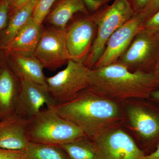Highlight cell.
Returning a JSON list of instances; mask_svg holds the SVG:
<instances>
[{"label":"cell","instance_id":"cell-1","mask_svg":"<svg viewBox=\"0 0 159 159\" xmlns=\"http://www.w3.org/2000/svg\"><path fill=\"white\" fill-rule=\"evenodd\" d=\"M53 107L61 116L77 125L91 139L123 123L121 103L88 89L70 102Z\"/></svg>","mask_w":159,"mask_h":159},{"label":"cell","instance_id":"cell-2","mask_svg":"<svg viewBox=\"0 0 159 159\" xmlns=\"http://www.w3.org/2000/svg\"><path fill=\"white\" fill-rule=\"evenodd\" d=\"M89 90L119 103L132 99H149L159 89L154 73L133 72L116 62L91 70Z\"/></svg>","mask_w":159,"mask_h":159},{"label":"cell","instance_id":"cell-3","mask_svg":"<svg viewBox=\"0 0 159 159\" xmlns=\"http://www.w3.org/2000/svg\"><path fill=\"white\" fill-rule=\"evenodd\" d=\"M122 125L145 155L159 143V106L149 99H132L121 103Z\"/></svg>","mask_w":159,"mask_h":159},{"label":"cell","instance_id":"cell-4","mask_svg":"<svg viewBox=\"0 0 159 159\" xmlns=\"http://www.w3.org/2000/svg\"><path fill=\"white\" fill-rule=\"evenodd\" d=\"M26 135L29 142L60 146L85 136L77 125L61 116L53 107L40 111L27 120Z\"/></svg>","mask_w":159,"mask_h":159},{"label":"cell","instance_id":"cell-5","mask_svg":"<svg viewBox=\"0 0 159 159\" xmlns=\"http://www.w3.org/2000/svg\"><path fill=\"white\" fill-rule=\"evenodd\" d=\"M135 14L129 0H114L110 6L102 7L92 15L97 25V32L91 51L84 62L86 66L94 69L111 35Z\"/></svg>","mask_w":159,"mask_h":159},{"label":"cell","instance_id":"cell-6","mask_svg":"<svg viewBox=\"0 0 159 159\" xmlns=\"http://www.w3.org/2000/svg\"><path fill=\"white\" fill-rule=\"evenodd\" d=\"M91 69L70 60L66 68L46 78L47 88L56 106L73 100L89 85Z\"/></svg>","mask_w":159,"mask_h":159},{"label":"cell","instance_id":"cell-7","mask_svg":"<svg viewBox=\"0 0 159 159\" xmlns=\"http://www.w3.org/2000/svg\"><path fill=\"white\" fill-rule=\"evenodd\" d=\"M159 60V29L143 28L117 62L129 70L153 73Z\"/></svg>","mask_w":159,"mask_h":159},{"label":"cell","instance_id":"cell-8","mask_svg":"<svg viewBox=\"0 0 159 159\" xmlns=\"http://www.w3.org/2000/svg\"><path fill=\"white\" fill-rule=\"evenodd\" d=\"M92 140L98 159H142L145 156L122 125L108 129Z\"/></svg>","mask_w":159,"mask_h":159},{"label":"cell","instance_id":"cell-9","mask_svg":"<svg viewBox=\"0 0 159 159\" xmlns=\"http://www.w3.org/2000/svg\"><path fill=\"white\" fill-rule=\"evenodd\" d=\"M34 56L44 68L55 71L71 60L66 42V29H44Z\"/></svg>","mask_w":159,"mask_h":159},{"label":"cell","instance_id":"cell-10","mask_svg":"<svg viewBox=\"0 0 159 159\" xmlns=\"http://www.w3.org/2000/svg\"><path fill=\"white\" fill-rule=\"evenodd\" d=\"M145 21L142 12H138L117 29L109 39L105 50L94 69L116 63L128 48L137 33L143 28Z\"/></svg>","mask_w":159,"mask_h":159},{"label":"cell","instance_id":"cell-11","mask_svg":"<svg viewBox=\"0 0 159 159\" xmlns=\"http://www.w3.org/2000/svg\"><path fill=\"white\" fill-rule=\"evenodd\" d=\"M97 25L93 16L85 15L66 28V42L71 60L84 62L96 37Z\"/></svg>","mask_w":159,"mask_h":159},{"label":"cell","instance_id":"cell-12","mask_svg":"<svg viewBox=\"0 0 159 159\" xmlns=\"http://www.w3.org/2000/svg\"><path fill=\"white\" fill-rule=\"evenodd\" d=\"M19 92L16 99L14 113L28 120L47 107L56 106L46 86L25 79H20Z\"/></svg>","mask_w":159,"mask_h":159},{"label":"cell","instance_id":"cell-13","mask_svg":"<svg viewBox=\"0 0 159 159\" xmlns=\"http://www.w3.org/2000/svg\"><path fill=\"white\" fill-rule=\"evenodd\" d=\"M27 121L15 113L0 119V148L25 150L30 142L26 135Z\"/></svg>","mask_w":159,"mask_h":159},{"label":"cell","instance_id":"cell-14","mask_svg":"<svg viewBox=\"0 0 159 159\" xmlns=\"http://www.w3.org/2000/svg\"><path fill=\"white\" fill-rule=\"evenodd\" d=\"M43 29L42 24L36 22L31 17L15 37L3 48L11 55L34 56Z\"/></svg>","mask_w":159,"mask_h":159},{"label":"cell","instance_id":"cell-15","mask_svg":"<svg viewBox=\"0 0 159 159\" xmlns=\"http://www.w3.org/2000/svg\"><path fill=\"white\" fill-rule=\"evenodd\" d=\"M77 12L89 15L88 9L84 0H61L48 16V21L54 27L65 30L66 29L70 20Z\"/></svg>","mask_w":159,"mask_h":159},{"label":"cell","instance_id":"cell-16","mask_svg":"<svg viewBox=\"0 0 159 159\" xmlns=\"http://www.w3.org/2000/svg\"><path fill=\"white\" fill-rule=\"evenodd\" d=\"M11 56L15 70L20 80H28L47 87V77L43 71V66L37 58L34 56Z\"/></svg>","mask_w":159,"mask_h":159},{"label":"cell","instance_id":"cell-17","mask_svg":"<svg viewBox=\"0 0 159 159\" xmlns=\"http://www.w3.org/2000/svg\"><path fill=\"white\" fill-rule=\"evenodd\" d=\"M39 1V0H32L15 9L14 13L3 34L2 41V48L15 37L32 17Z\"/></svg>","mask_w":159,"mask_h":159},{"label":"cell","instance_id":"cell-18","mask_svg":"<svg viewBox=\"0 0 159 159\" xmlns=\"http://www.w3.org/2000/svg\"><path fill=\"white\" fill-rule=\"evenodd\" d=\"M19 92L12 74L3 69L0 72V109L3 116L14 113Z\"/></svg>","mask_w":159,"mask_h":159},{"label":"cell","instance_id":"cell-19","mask_svg":"<svg viewBox=\"0 0 159 159\" xmlns=\"http://www.w3.org/2000/svg\"><path fill=\"white\" fill-rule=\"evenodd\" d=\"M61 147L67 154L69 159H98L93 140L86 136Z\"/></svg>","mask_w":159,"mask_h":159},{"label":"cell","instance_id":"cell-20","mask_svg":"<svg viewBox=\"0 0 159 159\" xmlns=\"http://www.w3.org/2000/svg\"><path fill=\"white\" fill-rule=\"evenodd\" d=\"M25 151V159H69L65 151L57 145L30 142Z\"/></svg>","mask_w":159,"mask_h":159},{"label":"cell","instance_id":"cell-21","mask_svg":"<svg viewBox=\"0 0 159 159\" xmlns=\"http://www.w3.org/2000/svg\"><path fill=\"white\" fill-rule=\"evenodd\" d=\"M55 0H39L32 15V18L36 22L42 24Z\"/></svg>","mask_w":159,"mask_h":159},{"label":"cell","instance_id":"cell-22","mask_svg":"<svg viewBox=\"0 0 159 159\" xmlns=\"http://www.w3.org/2000/svg\"><path fill=\"white\" fill-rule=\"evenodd\" d=\"M12 0H2L0 2V30L7 24L8 13Z\"/></svg>","mask_w":159,"mask_h":159},{"label":"cell","instance_id":"cell-23","mask_svg":"<svg viewBox=\"0 0 159 159\" xmlns=\"http://www.w3.org/2000/svg\"><path fill=\"white\" fill-rule=\"evenodd\" d=\"M0 159H25V151L0 148Z\"/></svg>","mask_w":159,"mask_h":159},{"label":"cell","instance_id":"cell-24","mask_svg":"<svg viewBox=\"0 0 159 159\" xmlns=\"http://www.w3.org/2000/svg\"><path fill=\"white\" fill-rule=\"evenodd\" d=\"M159 9V0H151L148 6L141 12L144 16L145 21L154 14Z\"/></svg>","mask_w":159,"mask_h":159},{"label":"cell","instance_id":"cell-25","mask_svg":"<svg viewBox=\"0 0 159 159\" xmlns=\"http://www.w3.org/2000/svg\"><path fill=\"white\" fill-rule=\"evenodd\" d=\"M111 0H84L88 10L97 11Z\"/></svg>","mask_w":159,"mask_h":159},{"label":"cell","instance_id":"cell-26","mask_svg":"<svg viewBox=\"0 0 159 159\" xmlns=\"http://www.w3.org/2000/svg\"><path fill=\"white\" fill-rule=\"evenodd\" d=\"M143 28L159 29V9L145 21Z\"/></svg>","mask_w":159,"mask_h":159},{"label":"cell","instance_id":"cell-27","mask_svg":"<svg viewBox=\"0 0 159 159\" xmlns=\"http://www.w3.org/2000/svg\"><path fill=\"white\" fill-rule=\"evenodd\" d=\"M135 13L141 12L148 6L151 0H129Z\"/></svg>","mask_w":159,"mask_h":159},{"label":"cell","instance_id":"cell-28","mask_svg":"<svg viewBox=\"0 0 159 159\" xmlns=\"http://www.w3.org/2000/svg\"><path fill=\"white\" fill-rule=\"evenodd\" d=\"M142 159H159V143L157 145L154 151L150 154L145 156Z\"/></svg>","mask_w":159,"mask_h":159},{"label":"cell","instance_id":"cell-29","mask_svg":"<svg viewBox=\"0 0 159 159\" xmlns=\"http://www.w3.org/2000/svg\"><path fill=\"white\" fill-rule=\"evenodd\" d=\"M149 99L159 106V89L154 91L151 93Z\"/></svg>","mask_w":159,"mask_h":159},{"label":"cell","instance_id":"cell-30","mask_svg":"<svg viewBox=\"0 0 159 159\" xmlns=\"http://www.w3.org/2000/svg\"><path fill=\"white\" fill-rule=\"evenodd\" d=\"M32 0H12L11 6L14 8V10L24 4Z\"/></svg>","mask_w":159,"mask_h":159},{"label":"cell","instance_id":"cell-31","mask_svg":"<svg viewBox=\"0 0 159 159\" xmlns=\"http://www.w3.org/2000/svg\"><path fill=\"white\" fill-rule=\"evenodd\" d=\"M153 73H155V74L157 76L159 79V60L156 66Z\"/></svg>","mask_w":159,"mask_h":159},{"label":"cell","instance_id":"cell-32","mask_svg":"<svg viewBox=\"0 0 159 159\" xmlns=\"http://www.w3.org/2000/svg\"><path fill=\"white\" fill-rule=\"evenodd\" d=\"M3 116L2 112V111H1V109H0V119L2 118Z\"/></svg>","mask_w":159,"mask_h":159},{"label":"cell","instance_id":"cell-33","mask_svg":"<svg viewBox=\"0 0 159 159\" xmlns=\"http://www.w3.org/2000/svg\"><path fill=\"white\" fill-rule=\"evenodd\" d=\"M1 119H2V118H1Z\"/></svg>","mask_w":159,"mask_h":159}]
</instances>
